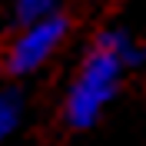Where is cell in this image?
<instances>
[{
  "instance_id": "3",
  "label": "cell",
  "mask_w": 146,
  "mask_h": 146,
  "mask_svg": "<svg viewBox=\"0 0 146 146\" xmlns=\"http://www.w3.org/2000/svg\"><path fill=\"white\" fill-rule=\"evenodd\" d=\"M23 119V96L17 90H0V143L20 126Z\"/></svg>"
},
{
  "instance_id": "2",
  "label": "cell",
  "mask_w": 146,
  "mask_h": 146,
  "mask_svg": "<svg viewBox=\"0 0 146 146\" xmlns=\"http://www.w3.org/2000/svg\"><path fill=\"white\" fill-rule=\"evenodd\" d=\"M66 27L70 23H66L63 13H53V17H43L36 23H27L20 30V36L10 43V50H7V73L27 76V73L40 70L56 53V46L63 43Z\"/></svg>"
},
{
  "instance_id": "4",
  "label": "cell",
  "mask_w": 146,
  "mask_h": 146,
  "mask_svg": "<svg viewBox=\"0 0 146 146\" xmlns=\"http://www.w3.org/2000/svg\"><path fill=\"white\" fill-rule=\"evenodd\" d=\"M56 13V0H13V17L27 27V23H36L43 17H53Z\"/></svg>"
},
{
  "instance_id": "1",
  "label": "cell",
  "mask_w": 146,
  "mask_h": 146,
  "mask_svg": "<svg viewBox=\"0 0 146 146\" xmlns=\"http://www.w3.org/2000/svg\"><path fill=\"white\" fill-rule=\"evenodd\" d=\"M143 56L146 53L133 43V36L126 30H103L93 40L90 53L83 56L80 70H76L70 90H66V103H63L66 123L76 129L93 126L100 119V113L106 110V103L116 96L123 70L139 66Z\"/></svg>"
}]
</instances>
